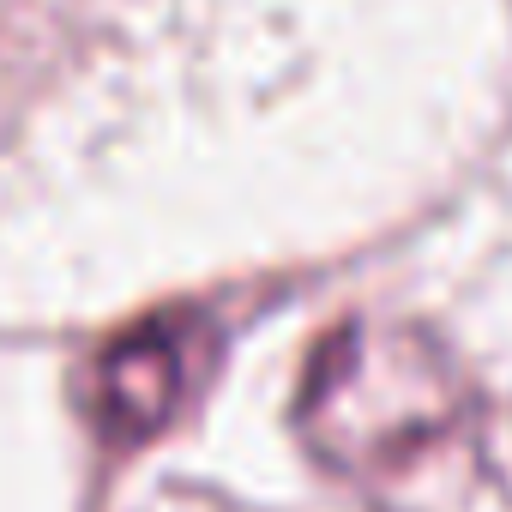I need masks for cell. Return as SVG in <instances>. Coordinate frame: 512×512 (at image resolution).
<instances>
[{
    "label": "cell",
    "mask_w": 512,
    "mask_h": 512,
    "mask_svg": "<svg viewBox=\"0 0 512 512\" xmlns=\"http://www.w3.org/2000/svg\"><path fill=\"white\" fill-rule=\"evenodd\" d=\"M217 362V332L199 314H169L151 320L127 338H115L91 368H85V416L109 446H139L163 434L181 404L199 392V380Z\"/></svg>",
    "instance_id": "obj_2"
},
{
    "label": "cell",
    "mask_w": 512,
    "mask_h": 512,
    "mask_svg": "<svg viewBox=\"0 0 512 512\" xmlns=\"http://www.w3.org/2000/svg\"><path fill=\"white\" fill-rule=\"evenodd\" d=\"M470 386L434 332L404 320H350L308 362L296 428L314 458L356 482L404 476L470 428Z\"/></svg>",
    "instance_id": "obj_1"
}]
</instances>
